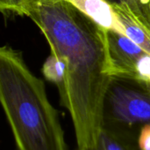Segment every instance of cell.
<instances>
[{
  "label": "cell",
  "instance_id": "1",
  "mask_svg": "<svg viewBox=\"0 0 150 150\" xmlns=\"http://www.w3.org/2000/svg\"><path fill=\"white\" fill-rule=\"evenodd\" d=\"M29 18L44 34L51 53L65 64L64 80L57 88L70 114L78 149L95 144L114 80L106 29L64 0L38 3Z\"/></svg>",
  "mask_w": 150,
  "mask_h": 150
},
{
  "label": "cell",
  "instance_id": "2",
  "mask_svg": "<svg viewBox=\"0 0 150 150\" xmlns=\"http://www.w3.org/2000/svg\"><path fill=\"white\" fill-rule=\"evenodd\" d=\"M0 101L18 150H67L57 111L22 53L0 49Z\"/></svg>",
  "mask_w": 150,
  "mask_h": 150
},
{
  "label": "cell",
  "instance_id": "3",
  "mask_svg": "<svg viewBox=\"0 0 150 150\" xmlns=\"http://www.w3.org/2000/svg\"><path fill=\"white\" fill-rule=\"evenodd\" d=\"M150 124V87L133 80L114 78L105 100L104 126L131 131Z\"/></svg>",
  "mask_w": 150,
  "mask_h": 150
},
{
  "label": "cell",
  "instance_id": "4",
  "mask_svg": "<svg viewBox=\"0 0 150 150\" xmlns=\"http://www.w3.org/2000/svg\"><path fill=\"white\" fill-rule=\"evenodd\" d=\"M106 34L113 77L131 80L139 59L146 51L118 31L106 30Z\"/></svg>",
  "mask_w": 150,
  "mask_h": 150
},
{
  "label": "cell",
  "instance_id": "5",
  "mask_svg": "<svg viewBox=\"0 0 150 150\" xmlns=\"http://www.w3.org/2000/svg\"><path fill=\"white\" fill-rule=\"evenodd\" d=\"M83 12L97 24L106 30H115L123 34L125 28L119 20L118 15L105 0H64Z\"/></svg>",
  "mask_w": 150,
  "mask_h": 150
},
{
  "label": "cell",
  "instance_id": "6",
  "mask_svg": "<svg viewBox=\"0 0 150 150\" xmlns=\"http://www.w3.org/2000/svg\"><path fill=\"white\" fill-rule=\"evenodd\" d=\"M137 133L104 126L95 144L77 150H140Z\"/></svg>",
  "mask_w": 150,
  "mask_h": 150
},
{
  "label": "cell",
  "instance_id": "7",
  "mask_svg": "<svg viewBox=\"0 0 150 150\" xmlns=\"http://www.w3.org/2000/svg\"><path fill=\"white\" fill-rule=\"evenodd\" d=\"M112 6H119L150 34V0H105Z\"/></svg>",
  "mask_w": 150,
  "mask_h": 150
},
{
  "label": "cell",
  "instance_id": "8",
  "mask_svg": "<svg viewBox=\"0 0 150 150\" xmlns=\"http://www.w3.org/2000/svg\"><path fill=\"white\" fill-rule=\"evenodd\" d=\"M65 68L64 62L57 56L51 53L43 65L42 72L47 80L53 82L58 88L64 80Z\"/></svg>",
  "mask_w": 150,
  "mask_h": 150
},
{
  "label": "cell",
  "instance_id": "9",
  "mask_svg": "<svg viewBox=\"0 0 150 150\" xmlns=\"http://www.w3.org/2000/svg\"><path fill=\"white\" fill-rule=\"evenodd\" d=\"M36 4V0H0V9L2 12L29 17Z\"/></svg>",
  "mask_w": 150,
  "mask_h": 150
},
{
  "label": "cell",
  "instance_id": "10",
  "mask_svg": "<svg viewBox=\"0 0 150 150\" xmlns=\"http://www.w3.org/2000/svg\"><path fill=\"white\" fill-rule=\"evenodd\" d=\"M137 143L140 150H150V124L144 125L140 128Z\"/></svg>",
  "mask_w": 150,
  "mask_h": 150
},
{
  "label": "cell",
  "instance_id": "11",
  "mask_svg": "<svg viewBox=\"0 0 150 150\" xmlns=\"http://www.w3.org/2000/svg\"><path fill=\"white\" fill-rule=\"evenodd\" d=\"M44 1H48V0H36V3H40V2H44Z\"/></svg>",
  "mask_w": 150,
  "mask_h": 150
}]
</instances>
